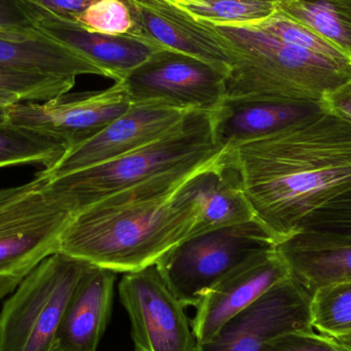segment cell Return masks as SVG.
I'll return each instance as SVG.
<instances>
[{"label":"cell","instance_id":"1","mask_svg":"<svg viewBox=\"0 0 351 351\" xmlns=\"http://www.w3.org/2000/svg\"><path fill=\"white\" fill-rule=\"evenodd\" d=\"M232 148L255 220L276 243L351 188V123L328 108Z\"/></svg>","mask_w":351,"mask_h":351},{"label":"cell","instance_id":"2","mask_svg":"<svg viewBox=\"0 0 351 351\" xmlns=\"http://www.w3.org/2000/svg\"><path fill=\"white\" fill-rule=\"evenodd\" d=\"M210 160L156 176L76 213L60 252L117 274L154 265L191 235L195 213L177 189Z\"/></svg>","mask_w":351,"mask_h":351},{"label":"cell","instance_id":"3","mask_svg":"<svg viewBox=\"0 0 351 351\" xmlns=\"http://www.w3.org/2000/svg\"><path fill=\"white\" fill-rule=\"evenodd\" d=\"M235 55L226 98L322 103L351 80V61H338L286 43L245 23L200 20Z\"/></svg>","mask_w":351,"mask_h":351},{"label":"cell","instance_id":"4","mask_svg":"<svg viewBox=\"0 0 351 351\" xmlns=\"http://www.w3.org/2000/svg\"><path fill=\"white\" fill-rule=\"evenodd\" d=\"M213 112L190 111L167 135L119 158L49 180V189L74 215L156 176L212 160L223 150Z\"/></svg>","mask_w":351,"mask_h":351},{"label":"cell","instance_id":"5","mask_svg":"<svg viewBox=\"0 0 351 351\" xmlns=\"http://www.w3.org/2000/svg\"><path fill=\"white\" fill-rule=\"evenodd\" d=\"M47 183L39 171L27 183L0 188V301L60 252L62 233L73 214Z\"/></svg>","mask_w":351,"mask_h":351},{"label":"cell","instance_id":"6","mask_svg":"<svg viewBox=\"0 0 351 351\" xmlns=\"http://www.w3.org/2000/svg\"><path fill=\"white\" fill-rule=\"evenodd\" d=\"M92 264L58 252L43 260L0 311V351H53L76 285Z\"/></svg>","mask_w":351,"mask_h":351},{"label":"cell","instance_id":"7","mask_svg":"<svg viewBox=\"0 0 351 351\" xmlns=\"http://www.w3.org/2000/svg\"><path fill=\"white\" fill-rule=\"evenodd\" d=\"M276 245L271 234L257 220H251L188 237L156 265L176 298L185 307H196L228 272Z\"/></svg>","mask_w":351,"mask_h":351},{"label":"cell","instance_id":"8","mask_svg":"<svg viewBox=\"0 0 351 351\" xmlns=\"http://www.w3.org/2000/svg\"><path fill=\"white\" fill-rule=\"evenodd\" d=\"M227 73L204 60L162 49L121 82L132 103L160 102L186 111L214 112L226 98Z\"/></svg>","mask_w":351,"mask_h":351},{"label":"cell","instance_id":"9","mask_svg":"<svg viewBox=\"0 0 351 351\" xmlns=\"http://www.w3.org/2000/svg\"><path fill=\"white\" fill-rule=\"evenodd\" d=\"M119 293L131 322L135 351H198L185 306L156 264L123 274Z\"/></svg>","mask_w":351,"mask_h":351},{"label":"cell","instance_id":"10","mask_svg":"<svg viewBox=\"0 0 351 351\" xmlns=\"http://www.w3.org/2000/svg\"><path fill=\"white\" fill-rule=\"evenodd\" d=\"M123 82L106 90L66 93L45 102L8 107V125L53 138L70 148L100 133L131 107Z\"/></svg>","mask_w":351,"mask_h":351},{"label":"cell","instance_id":"11","mask_svg":"<svg viewBox=\"0 0 351 351\" xmlns=\"http://www.w3.org/2000/svg\"><path fill=\"white\" fill-rule=\"evenodd\" d=\"M311 298L290 276L230 317L198 351H262L278 336L313 331Z\"/></svg>","mask_w":351,"mask_h":351},{"label":"cell","instance_id":"12","mask_svg":"<svg viewBox=\"0 0 351 351\" xmlns=\"http://www.w3.org/2000/svg\"><path fill=\"white\" fill-rule=\"evenodd\" d=\"M189 112L164 103H132L128 111L100 133L68 148L51 168L40 172L53 180L139 149L164 137Z\"/></svg>","mask_w":351,"mask_h":351},{"label":"cell","instance_id":"13","mask_svg":"<svg viewBox=\"0 0 351 351\" xmlns=\"http://www.w3.org/2000/svg\"><path fill=\"white\" fill-rule=\"evenodd\" d=\"M288 278L290 272L276 247L252 256L231 270L196 306L191 325L198 344L212 339L230 317Z\"/></svg>","mask_w":351,"mask_h":351},{"label":"cell","instance_id":"14","mask_svg":"<svg viewBox=\"0 0 351 351\" xmlns=\"http://www.w3.org/2000/svg\"><path fill=\"white\" fill-rule=\"evenodd\" d=\"M177 194L195 213L190 237L255 220L232 147L223 148L216 158L189 176Z\"/></svg>","mask_w":351,"mask_h":351},{"label":"cell","instance_id":"15","mask_svg":"<svg viewBox=\"0 0 351 351\" xmlns=\"http://www.w3.org/2000/svg\"><path fill=\"white\" fill-rule=\"evenodd\" d=\"M38 8L36 27L58 43L80 53L104 71L107 78L121 82L156 51L165 49L140 35H108L90 30L77 21Z\"/></svg>","mask_w":351,"mask_h":351},{"label":"cell","instance_id":"16","mask_svg":"<svg viewBox=\"0 0 351 351\" xmlns=\"http://www.w3.org/2000/svg\"><path fill=\"white\" fill-rule=\"evenodd\" d=\"M138 32L165 49L204 60L226 72L235 63L226 43L199 21L166 0H130Z\"/></svg>","mask_w":351,"mask_h":351},{"label":"cell","instance_id":"17","mask_svg":"<svg viewBox=\"0 0 351 351\" xmlns=\"http://www.w3.org/2000/svg\"><path fill=\"white\" fill-rule=\"evenodd\" d=\"M290 276L308 294L351 282V234L299 230L276 243Z\"/></svg>","mask_w":351,"mask_h":351},{"label":"cell","instance_id":"18","mask_svg":"<svg viewBox=\"0 0 351 351\" xmlns=\"http://www.w3.org/2000/svg\"><path fill=\"white\" fill-rule=\"evenodd\" d=\"M117 276L106 268H88L66 307L53 351H97L110 319Z\"/></svg>","mask_w":351,"mask_h":351},{"label":"cell","instance_id":"19","mask_svg":"<svg viewBox=\"0 0 351 351\" xmlns=\"http://www.w3.org/2000/svg\"><path fill=\"white\" fill-rule=\"evenodd\" d=\"M327 109L325 102L292 103L256 98H225L213 112L217 143L237 147L276 133Z\"/></svg>","mask_w":351,"mask_h":351},{"label":"cell","instance_id":"20","mask_svg":"<svg viewBox=\"0 0 351 351\" xmlns=\"http://www.w3.org/2000/svg\"><path fill=\"white\" fill-rule=\"evenodd\" d=\"M0 69L77 77L104 71L37 28L0 30Z\"/></svg>","mask_w":351,"mask_h":351},{"label":"cell","instance_id":"21","mask_svg":"<svg viewBox=\"0 0 351 351\" xmlns=\"http://www.w3.org/2000/svg\"><path fill=\"white\" fill-rule=\"evenodd\" d=\"M276 8L351 58V0H282Z\"/></svg>","mask_w":351,"mask_h":351},{"label":"cell","instance_id":"22","mask_svg":"<svg viewBox=\"0 0 351 351\" xmlns=\"http://www.w3.org/2000/svg\"><path fill=\"white\" fill-rule=\"evenodd\" d=\"M66 150L63 143L43 134L8 123L0 128V169L21 165L49 169Z\"/></svg>","mask_w":351,"mask_h":351},{"label":"cell","instance_id":"23","mask_svg":"<svg viewBox=\"0 0 351 351\" xmlns=\"http://www.w3.org/2000/svg\"><path fill=\"white\" fill-rule=\"evenodd\" d=\"M75 77L0 69V103L45 102L70 92Z\"/></svg>","mask_w":351,"mask_h":351},{"label":"cell","instance_id":"24","mask_svg":"<svg viewBox=\"0 0 351 351\" xmlns=\"http://www.w3.org/2000/svg\"><path fill=\"white\" fill-rule=\"evenodd\" d=\"M309 308L311 326L323 335L335 337L351 333V282L315 291Z\"/></svg>","mask_w":351,"mask_h":351},{"label":"cell","instance_id":"25","mask_svg":"<svg viewBox=\"0 0 351 351\" xmlns=\"http://www.w3.org/2000/svg\"><path fill=\"white\" fill-rule=\"evenodd\" d=\"M274 2L261 0H182L174 5L194 19L220 23H254L276 12Z\"/></svg>","mask_w":351,"mask_h":351},{"label":"cell","instance_id":"26","mask_svg":"<svg viewBox=\"0 0 351 351\" xmlns=\"http://www.w3.org/2000/svg\"><path fill=\"white\" fill-rule=\"evenodd\" d=\"M245 24L253 25L286 43L302 47L313 53L338 60V61H351V58L333 43H330L308 27L289 18L288 16L278 10V8L276 12L268 18L258 22L245 23Z\"/></svg>","mask_w":351,"mask_h":351},{"label":"cell","instance_id":"27","mask_svg":"<svg viewBox=\"0 0 351 351\" xmlns=\"http://www.w3.org/2000/svg\"><path fill=\"white\" fill-rule=\"evenodd\" d=\"M75 21L86 28L103 34L139 35L130 0H97Z\"/></svg>","mask_w":351,"mask_h":351},{"label":"cell","instance_id":"28","mask_svg":"<svg viewBox=\"0 0 351 351\" xmlns=\"http://www.w3.org/2000/svg\"><path fill=\"white\" fill-rule=\"evenodd\" d=\"M299 230L351 234V188L307 215Z\"/></svg>","mask_w":351,"mask_h":351},{"label":"cell","instance_id":"29","mask_svg":"<svg viewBox=\"0 0 351 351\" xmlns=\"http://www.w3.org/2000/svg\"><path fill=\"white\" fill-rule=\"evenodd\" d=\"M262 351H346L333 338L313 331H294L272 339Z\"/></svg>","mask_w":351,"mask_h":351},{"label":"cell","instance_id":"30","mask_svg":"<svg viewBox=\"0 0 351 351\" xmlns=\"http://www.w3.org/2000/svg\"><path fill=\"white\" fill-rule=\"evenodd\" d=\"M38 8L28 0H0V30L36 28Z\"/></svg>","mask_w":351,"mask_h":351},{"label":"cell","instance_id":"31","mask_svg":"<svg viewBox=\"0 0 351 351\" xmlns=\"http://www.w3.org/2000/svg\"><path fill=\"white\" fill-rule=\"evenodd\" d=\"M51 14L75 20L97 0H28Z\"/></svg>","mask_w":351,"mask_h":351},{"label":"cell","instance_id":"32","mask_svg":"<svg viewBox=\"0 0 351 351\" xmlns=\"http://www.w3.org/2000/svg\"><path fill=\"white\" fill-rule=\"evenodd\" d=\"M327 108L351 123V80L325 98Z\"/></svg>","mask_w":351,"mask_h":351},{"label":"cell","instance_id":"33","mask_svg":"<svg viewBox=\"0 0 351 351\" xmlns=\"http://www.w3.org/2000/svg\"><path fill=\"white\" fill-rule=\"evenodd\" d=\"M332 338L344 350L351 351V333L343 334V335H338Z\"/></svg>","mask_w":351,"mask_h":351},{"label":"cell","instance_id":"34","mask_svg":"<svg viewBox=\"0 0 351 351\" xmlns=\"http://www.w3.org/2000/svg\"><path fill=\"white\" fill-rule=\"evenodd\" d=\"M8 107L10 106L0 103V128H3L8 123Z\"/></svg>","mask_w":351,"mask_h":351},{"label":"cell","instance_id":"35","mask_svg":"<svg viewBox=\"0 0 351 351\" xmlns=\"http://www.w3.org/2000/svg\"><path fill=\"white\" fill-rule=\"evenodd\" d=\"M261 1H269L274 2V3H280V2H282V0H261Z\"/></svg>","mask_w":351,"mask_h":351},{"label":"cell","instance_id":"36","mask_svg":"<svg viewBox=\"0 0 351 351\" xmlns=\"http://www.w3.org/2000/svg\"><path fill=\"white\" fill-rule=\"evenodd\" d=\"M166 1L171 2V3L176 4L179 3V2H181L182 0H166Z\"/></svg>","mask_w":351,"mask_h":351}]
</instances>
